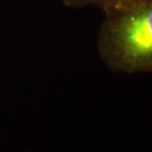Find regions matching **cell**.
<instances>
[{
    "mask_svg": "<svg viewBox=\"0 0 152 152\" xmlns=\"http://www.w3.org/2000/svg\"><path fill=\"white\" fill-rule=\"evenodd\" d=\"M98 53L118 73L152 72V0H120L104 9Z\"/></svg>",
    "mask_w": 152,
    "mask_h": 152,
    "instance_id": "obj_1",
    "label": "cell"
},
{
    "mask_svg": "<svg viewBox=\"0 0 152 152\" xmlns=\"http://www.w3.org/2000/svg\"><path fill=\"white\" fill-rule=\"evenodd\" d=\"M63 5L65 7H71V8H80V7H86L89 5L98 6L99 8L105 9L113 4L120 1V0H62Z\"/></svg>",
    "mask_w": 152,
    "mask_h": 152,
    "instance_id": "obj_2",
    "label": "cell"
}]
</instances>
